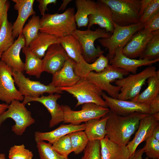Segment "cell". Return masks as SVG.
Returning a JSON list of instances; mask_svg holds the SVG:
<instances>
[{"label": "cell", "mask_w": 159, "mask_h": 159, "mask_svg": "<svg viewBox=\"0 0 159 159\" xmlns=\"http://www.w3.org/2000/svg\"><path fill=\"white\" fill-rule=\"evenodd\" d=\"M69 58L59 43H54L48 47L42 59L44 72L52 74L59 70Z\"/></svg>", "instance_id": "obj_16"}, {"label": "cell", "mask_w": 159, "mask_h": 159, "mask_svg": "<svg viewBox=\"0 0 159 159\" xmlns=\"http://www.w3.org/2000/svg\"><path fill=\"white\" fill-rule=\"evenodd\" d=\"M8 118H11L14 121L15 124L12 126L11 130L18 135H22L26 128L35 122L31 112L25 105L16 100L11 102L6 110L0 116V127Z\"/></svg>", "instance_id": "obj_9"}, {"label": "cell", "mask_w": 159, "mask_h": 159, "mask_svg": "<svg viewBox=\"0 0 159 159\" xmlns=\"http://www.w3.org/2000/svg\"><path fill=\"white\" fill-rule=\"evenodd\" d=\"M152 1V0H141L140 1V17Z\"/></svg>", "instance_id": "obj_46"}, {"label": "cell", "mask_w": 159, "mask_h": 159, "mask_svg": "<svg viewBox=\"0 0 159 159\" xmlns=\"http://www.w3.org/2000/svg\"><path fill=\"white\" fill-rule=\"evenodd\" d=\"M156 69L155 67L149 66L138 73L115 80L116 85L121 87L117 99L130 100L137 96L148 78L155 74Z\"/></svg>", "instance_id": "obj_7"}, {"label": "cell", "mask_w": 159, "mask_h": 159, "mask_svg": "<svg viewBox=\"0 0 159 159\" xmlns=\"http://www.w3.org/2000/svg\"><path fill=\"white\" fill-rule=\"evenodd\" d=\"M144 153L143 148L137 150L130 156L128 159H142L143 154Z\"/></svg>", "instance_id": "obj_45"}, {"label": "cell", "mask_w": 159, "mask_h": 159, "mask_svg": "<svg viewBox=\"0 0 159 159\" xmlns=\"http://www.w3.org/2000/svg\"><path fill=\"white\" fill-rule=\"evenodd\" d=\"M12 70L0 60V100L9 105L14 100H23L24 97L15 85Z\"/></svg>", "instance_id": "obj_12"}, {"label": "cell", "mask_w": 159, "mask_h": 159, "mask_svg": "<svg viewBox=\"0 0 159 159\" xmlns=\"http://www.w3.org/2000/svg\"><path fill=\"white\" fill-rule=\"evenodd\" d=\"M159 112L148 114L140 120L134 138L126 146L130 155L135 152L140 144L152 136L154 129L159 125Z\"/></svg>", "instance_id": "obj_15"}, {"label": "cell", "mask_w": 159, "mask_h": 159, "mask_svg": "<svg viewBox=\"0 0 159 159\" xmlns=\"http://www.w3.org/2000/svg\"><path fill=\"white\" fill-rule=\"evenodd\" d=\"M58 88L62 91L67 92L76 98L77 100L76 107L86 103H93L108 107L102 96L103 91L86 79L81 78L72 86Z\"/></svg>", "instance_id": "obj_6"}, {"label": "cell", "mask_w": 159, "mask_h": 159, "mask_svg": "<svg viewBox=\"0 0 159 159\" xmlns=\"http://www.w3.org/2000/svg\"><path fill=\"white\" fill-rule=\"evenodd\" d=\"M144 28L151 32L159 30V11L143 23Z\"/></svg>", "instance_id": "obj_42"}, {"label": "cell", "mask_w": 159, "mask_h": 159, "mask_svg": "<svg viewBox=\"0 0 159 159\" xmlns=\"http://www.w3.org/2000/svg\"><path fill=\"white\" fill-rule=\"evenodd\" d=\"M147 82L146 89L130 100L149 105L159 95V70L148 78Z\"/></svg>", "instance_id": "obj_26"}, {"label": "cell", "mask_w": 159, "mask_h": 159, "mask_svg": "<svg viewBox=\"0 0 159 159\" xmlns=\"http://www.w3.org/2000/svg\"><path fill=\"white\" fill-rule=\"evenodd\" d=\"M140 0H100L110 9L113 22L127 26L140 22Z\"/></svg>", "instance_id": "obj_3"}, {"label": "cell", "mask_w": 159, "mask_h": 159, "mask_svg": "<svg viewBox=\"0 0 159 159\" xmlns=\"http://www.w3.org/2000/svg\"><path fill=\"white\" fill-rule=\"evenodd\" d=\"M1 54H2L1 53H0V58H1Z\"/></svg>", "instance_id": "obj_52"}, {"label": "cell", "mask_w": 159, "mask_h": 159, "mask_svg": "<svg viewBox=\"0 0 159 159\" xmlns=\"http://www.w3.org/2000/svg\"><path fill=\"white\" fill-rule=\"evenodd\" d=\"M75 62L69 58L63 67L59 71L52 74V80L49 85L55 87H67L73 86L81 78L74 71Z\"/></svg>", "instance_id": "obj_19"}, {"label": "cell", "mask_w": 159, "mask_h": 159, "mask_svg": "<svg viewBox=\"0 0 159 159\" xmlns=\"http://www.w3.org/2000/svg\"><path fill=\"white\" fill-rule=\"evenodd\" d=\"M73 8L61 14H45L40 19L39 31L58 38L72 34L77 29Z\"/></svg>", "instance_id": "obj_2"}, {"label": "cell", "mask_w": 159, "mask_h": 159, "mask_svg": "<svg viewBox=\"0 0 159 159\" xmlns=\"http://www.w3.org/2000/svg\"><path fill=\"white\" fill-rule=\"evenodd\" d=\"M59 41L68 57L78 62L82 53L81 45L78 40L71 34L59 38Z\"/></svg>", "instance_id": "obj_32"}, {"label": "cell", "mask_w": 159, "mask_h": 159, "mask_svg": "<svg viewBox=\"0 0 159 159\" xmlns=\"http://www.w3.org/2000/svg\"><path fill=\"white\" fill-rule=\"evenodd\" d=\"M81 159H101L99 140L89 141Z\"/></svg>", "instance_id": "obj_38"}, {"label": "cell", "mask_w": 159, "mask_h": 159, "mask_svg": "<svg viewBox=\"0 0 159 159\" xmlns=\"http://www.w3.org/2000/svg\"><path fill=\"white\" fill-rule=\"evenodd\" d=\"M100 141L101 159H128L130 153L126 146L111 141L106 135Z\"/></svg>", "instance_id": "obj_25"}, {"label": "cell", "mask_w": 159, "mask_h": 159, "mask_svg": "<svg viewBox=\"0 0 159 159\" xmlns=\"http://www.w3.org/2000/svg\"><path fill=\"white\" fill-rule=\"evenodd\" d=\"M106 114L102 117L90 120L85 122V132L89 141L99 140L106 135V125L108 119Z\"/></svg>", "instance_id": "obj_30"}, {"label": "cell", "mask_w": 159, "mask_h": 159, "mask_svg": "<svg viewBox=\"0 0 159 159\" xmlns=\"http://www.w3.org/2000/svg\"><path fill=\"white\" fill-rule=\"evenodd\" d=\"M58 37L52 35L39 32L30 43L28 47L39 59H42L48 47L54 43H59Z\"/></svg>", "instance_id": "obj_27"}, {"label": "cell", "mask_w": 159, "mask_h": 159, "mask_svg": "<svg viewBox=\"0 0 159 159\" xmlns=\"http://www.w3.org/2000/svg\"><path fill=\"white\" fill-rule=\"evenodd\" d=\"M102 96L108 108L114 113L120 116H126L135 112L150 114L149 105L131 100L112 98L103 92Z\"/></svg>", "instance_id": "obj_13"}, {"label": "cell", "mask_w": 159, "mask_h": 159, "mask_svg": "<svg viewBox=\"0 0 159 159\" xmlns=\"http://www.w3.org/2000/svg\"><path fill=\"white\" fill-rule=\"evenodd\" d=\"M53 149L59 155L65 157L73 152L69 134L62 137L52 145Z\"/></svg>", "instance_id": "obj_37"}, {"label": "cell", "mask_w": 159, "mask_h": 159, "mask_svg": "<svg viewBox=\"0 0 159 159\" xmlns=\"http://www.w3.org/2000/svg\"><path fill=\"white\" fill-rule=\"evenodd\" d=\"M7 1V0H0V28L2 25L3 21L4 7Z\"/></svg>", "instance_id": "obj_47"}, {"label": "cell", "mask_w": 159, "mask_h": 159, "mask_svg": "<svg viewBox=\"0 0 159 159\" xmlns=\"http://www.w3.org/2000/svg\"><path fill=\"white\" fill-rule=\"evenodd\" d=\"M123 47H119L116 50L113 57L110 60V64L124 69L133 74L137 73L139 67L151 65L159 61V58L153 60L136 59L128 58L124 55L122 50Z\"/></svg>", "instance_id": "obj_18"}, {"label": "cell", "mask_w": 159, "mask_h": 159, "mask_svg": "<svg viewBox=\"0 0 159 159\" xmlns=\"http://www.w3.org/2000/svg\"><path fill=\"white\" fill-rule=\"evenodd\" d=\"M85 124L78 125H74L71 124H61L57 128L50 132H35V140L36 143L47 141L49 143L52 145L64 135L76 131L85 130Z\"/></svg>", "instance_id": "obj_23"}, {"label": "cell", "mask_w": 159, "mask_h": 159, "mask_svg": "<svg viewBox=\"0 0 159 159\" xmlns=\"http://www.w3.org/2000/svg\"><path fill=\"white\" fill-rule=\"evenodd\" d=\"M152 136L159 141V125H157L154 129Z\"/></svg>", "instance_id": "obj_48"}, {"label": "cell", "mask_w": 159, "mask_h": 159, "mask_svg": "<svg viewBox=\"0 0 159 159\" xmlns=\"http://www.w3.org/2000/svg\"><path fill=\"white\" fill-rule=\"evenodd\" d=\"M150 109V114H154L159 112V95L149 105Z\"/></svg>", "instance_id": "obj_44"}, {"label": "cell", "mask_w": 159, "mask_h": 159, "mask_svg": "<svg viewBox=\"0 0 159 159\" xmlns=\"http://www.w3.org/2000/svg\"><path fill=\"white\" fill-rule=\"evenodd\" d=\"M25 46V40L23 35L20 34L13 44L2 53L1 59L13 70L23 72L24 63L21 59L20 53Z\"/></svg>", "instance_id": "obj_20"}, {"label": "cell", "mask_w": 159, "mask_h": 159, "mask_svg": "<svg viewBox=\"0 0 159 159\" xmlns=\"http://www.w3.org/2000/svg\"><path fill=\"white\" fill-rule=\"evenodd\" d=\"M0 159H6L4 154H0Z\"/></svg>", "instance_id": "obj_51"}, {"label": "cell", "mask_w": 159, "mask_h": 159, "mask_svg": "<svg viewBox=\"0 0 159 159\" xmlns=\"http://www.w3.org/2000/svg\"><path fill=\"white\" fill-rule=\"evenodd\" d=\"M61 97L58 93L49 94L37 98L24 97L22 103L25 105L29 102H37L42 104L47 110L51 116L49 127L52 128L63 122L64 112L62 105L57 103V100Z\"/></svg>", "instance_id": "obj_14"}, {"label": "cell", "mask_w": 159, "mask_h": 159, "mask_svg": "<svg viewBox=\"0 0 159 159\" xmlns=\"http://www.w3.org/2000/svg\"><path fill=\"white\" fill-rule=\"evenodd\" d=\"M88 29L94 24H97L107 32L112 33L114 27L112 14L110 8L105 4L97 2L96 11L88 16Z\"/></svg>", "instance_id": "obj_22"}, {"label": "cell", "mask_w": 159, "mask_h": 159, "mask_svg": "<svg viewBox=\"0 0 159 159\" xmlns=\"http://www.w3.org/2000/svg\"><path fill=\"white\" fill-rule=\"evenodd\" d=\"M10 3L7 1L5 5L3 14V21L0 28V53L6 50L14 42L13 36V24L8 20L7 13Z\"/></svg>", "instance_id": "obj_29"}, {"label": "cell", "mask_w": 159, "mask_h": 159, "mask_svg": "<svg viewBox=\"0 0 159 159\" xmlns=\"http://www.w3.org/2000/svg\"><path fill=\"white\" fill-rule=\"evenodd\" d=\"M159 58V30L147 44L145 48L140 57V59L154 60Z\"/></svg>", "instance_id": "obj_34"}, {"label": "cell", "mask_w": 159, "mask_h": 159, "mask_svg": "<svg viewBox=\"0 0 159 159\" xmlns=\"http://www.w3.org/2000/svg\"><path fill=\"white\" fill-rule=\"evenodd\" d=\"M9 105L6 103L0 104V116L7 109Z\"/></svg>", "instance_id": "obj_50"}, {"label": "cell", "mask_w": 159, "mask_h": 159, "mask_svg": "<svg viewBox=\"0 0 159 159\" xmlns=\"http://www.w3.org/2000/svg\"><path fill=\"white\" fill-rule=\"evenodd\" d=\"M129 74V73L127 71L109 64L100 72H91L86 79L102 91H105L110 97L117 99L121 87L113 85L111 83L116 80L121 79Z\"/></svg>", "instance_id": "obj_5"}, {"label": "cell", "mask_w": 159, "mask_h": 159, "mask_svg": "<svg viewBox=\"0 0 159 159\" xmlns=\"http://www.w3.org/2000/svg\"><path fill=\"white\" fill-rule=\"evenodd\" d=\"M12 75L19 91L24 97L37 98L45 93L49 94L63 93L58 88L49 85H45L39 81L31 80L26 77L22 72L12 70Z\"/></svg>", "instance_id": "obj_11"}, {"label": "cell", "mask_w": 159, "mask_h": 159, "mask_svg": "<svg viewBox=\"0 0 159 159\" xmlns=\"http://www.w3.org/2000/svg\"><path fill=\"white\" fill-rule=\"evenodd\" d=\"M72 0H62V3L59 8L58 9L59 11L61 10L64 11L66 9L67 5L69 3L72 1Z\"/></svg>", "instance_id": "obj_49"}, {"label": "cell", "mask_w": 159, "mask_h": 159, "mask_svg": "<svg viewBox=\"0 0 159 159\" xmlns=\"http://www.w3.org/2000/svg\"><path fill=\"white\" fill-rule=\"evenodd\" d=\"M77 12L74 15L75 21L78 28L87 26L88 23V16L95 13L97 2L91 0H76Z\"/></svg>", "instance_id": "obj_28"}, {"label": "cell", "mask_w": 159, "mask_h": 159, "mask_svg": "<svg viewBox=\"0 0 159 159\" xmlns=\"http://www.w3.org/2000/svg\"><path fill=\"white\" fill-rule=\"evenodd\" d=\"M22 49L25 56L24 71L29 75L39 78L44 72L42 59L33 53L28 47L25 46Z\"/></svg>", "instance_id": "obj_31"}, {"label": "cell", "mask_w": 159, "mask_h": 159, "mask_svg": "<svg viewBox=\"0 0 159 159\" xmlns=\"http://www.w3.org/2000/svg\"><path fill=\"white\" fill-rule=\"evenodd\" d=\"M159 11V0H152L140 17V22L144 23Z\"/></svg>", "instance_id": "obj_41"}, {"label": "cell", "mask_w": 159, "mask_h": 159, "mask_svg": "<svg viewBox=\"0 0 159 159\" xmlns=\"http://www.w3.org/2000/svg\"><path fill=\"white\" fill-rule=\"evenodd\" d=\"M8 156L9 159H32L33 154L22 144L11 147L9 151Z\"/></svg>", "instance_id": "obj_39"}, {"label": "cell", "mask_w": 159, "mask_h": 159, "mask_svg": "<svg viewBox=\"0 0 159 159\" xmlns=\"http://www.w3.org/2000/svg\"><path fill=\"white\" fill-rule=\"evenodd\" d=\"M36 143L40 159H69L58 153L49 143L40 141Z\"/></svg>", "instance_id": "obj_36"}, {"label": "cell", "mask_w": 159, "mask_h": 159, "mask_svg": "<svg viewBox=\"0 0 159 159\" xmlns=\"http://www.w3.org/2000/svg\"><path fill=\"white\" fill-rule=\"evenodd\" d=\"M40 19L35 14L28 20L24 26L21 34L25 40V46L28 47L30 43L37 36L40 28Z\"/></svg>", "instance_id": "obj_33"}, {"label": "cell", "mask_w": 159, "mask_h": 159, "mask_svg": "<svg viewBox=\"0 0 159 159\" xmlns=\"http://www.w3.org/2000/svg\"><path fill=\"white\" fill-rule=\"evenodd\" d=\"M147 115L135 112L122 116L110 110L107 114L108 118L106 127V135L114 143L122 146H126L138 129L140 120Z\"/></svg>", "instance_id": "obj_1"}, {"label": "cell", "mask_w": 159, "mask_h": 159, "mask_svg": "<svg viewBox=\"0 0 159 159\" xmlns=\"http://www.w3.org/2000/svg\"><path fill=\"white\" fill-rule=\"evenodd\" d=\"M64 112L63 122L74 125H80L94 119L100 118L107 114L110 111L108 107L97 105L93 103L82 105L81 110L74 111L67 105H62Z\"/></svg>", "instance_id": "obj_10"}, {"label": "cell", "mask_w": 159, "mask_h": 159, "mask_svg": "<svg viewBox=\"0 0 159 159\" xmlns=\"http://www.w3.org/2000/svg\"><path fill=\"white\" fill-rule=\"evenodd\" d=\"M143 148L144 152L149 158L159 159V141L152 136L147 138Z\"/></svg>", "instance_id": "obj_40"}, {"label": "cell", "mask_w": 159, "mask_h": 159, "mask_svg": "<svg viewBox=\"0 0 159 159\" xmlns=\"http://www.w3.org/2000/svg\"><path fill=\"white\" fill-rule=\"evenodd\" d=\"M110 60L103 54L100 55L93 63L87 62L82 55L80 57L78 62L74 65V71L77 75L81 79H86L91 72H99L103 71L109 65Z\"/></svg>", "instance_id": "obj_24"}, {"label": "cell", "mask_w": 159, "mask_h": 159, "mask_svg": "<svg viewBox=\"0 0 159 159\" xmlns=\"http://www.w3.org/2000/svg\"><path fill=\"white\" fill-rule=\"evenodd\" d=\"M14 9L18 12L17 19L13 24V36L15 39L21 34L24 24L29 17L36 14L33 8L34 0H12Z\"/></svg>", "instance_id": "obj_21"}, {"label": "cell", "mask_w": 159, "mask_h": 159, "mask_svg": "<svg viewBox=\"0 0 159 159\" xmlns=\"http://www.w3.org/2000/svg\"><path fill=\"white\" fill-rule=\"evenodd\" d=\"M114 29L109 37L100 38L99 42L108 50L107 57L109 60L114 57L115 51L119 47H124L133 35L138 30L144 28L143 24L140 22L127 26H119L113 22Z\"/></svg>", "instance_id": "obj_8"}, {"label": "cell", "mask_w": 159, "mask_h": 159, "mask_svg": "<svg viewBox=\"0 0 159 159\" xmlns=\"http://www.w3.org/2000/svg\"><path fill=\"white\" fill-rule=\"evenodd\" d=\"M37 1L39 3L38 8L42 16L45 14L46 11H48V5L52 4H56L57 2V0H37Z\"/></svg>", "instance_id": "obj_43"}, {"label": "cell", "mask_w": 159, "mask_h": 159, "mask_svg": "<svg viewBox=\"0 0 159 159\" xmlns=\"http://www.w3.org/2000/svg\"><path fill=\"white\" fill-rule=\"evenodd\" d=\"M111 34L105 29L99 28L94 31L90 29L85 30L76 29L72 34L78 40L81 45L82 55L83 59L87 62L90 63L104 53L100 46L95 47V41L98 39L108 37Z\"/></svg>", "instance_id": "obj_4"}, {"label": "cell", "mask_w": 159, "mask_h": 159, "mask_svg": "<svg viewBox=\"0 0 159 159\" xmlns=\"http://www.w3.org/2000/svg\"><path fill=\"white\" fill-rule=\"evenodd\" d=\"M157 31L150 32L144 28L138 30L132 36L123 48V54L131 59L140 57L144 51L147 44Z\"/></svg>", "instance_id": "obj_17"}, {"label": "cell", "mask_w": 159, "mask_h": 159, "mask_svg": "<svg viewBox=\"0 0 159 159\" xmlns=\"http://www.w3.org/2000/svg\"><path fill=\"white\" fill-rule=\"evenodd\" d=\"M70 137L73 152L75 154L83 151L89 141L85 132L78 131L69 134Z\"/></svg>", "instance_id": "obj_35"}]
</instances>
